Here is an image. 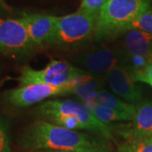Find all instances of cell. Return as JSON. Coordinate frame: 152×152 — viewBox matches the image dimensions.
Listing matches in <instances>:
<instances>
[{"instance_id":"19","label":"cell","mask_w":152,"mask_h":152,"mask_svg":"<svg viewBox=\"0 0 152 152\" xmlns=\"http://www.w3.org/2000/svg\"><path fill=\"white\" fill-rule=\"evenodd\" d=\"M144 79H149V80H152V63L147 66V68L145 69V71L144 75L142 76H140L139 78L136 79V81L141 82Z\"/></svg>"},{"instance_id":"18","label":"cell","mask_w":152,"mask_h":152,"mask_svg":"<svg viewBox=\"0 0 152 152\" xmlns=\"http://www.w3.org/2000/svg\"><path fill=\"white\" fill-rule=\"evenodd\" d=\"M0 152H14L11 149L9 130L6 122L0 115Z\"/></svg>"},{"instance_id":"16","label":"cell","mask_w":152,"mask_h":152,"mask_svg":"<svg viewBox=\"0 0 152 152\" xmlns=\"http://www.w3.org/2000/svg\"><path fill=\"white\" fill-rule=\"evenodd\" d=\"M130 30H139L144 32L152 34V9L150 8L145 12L140 14L134 21L131 23L127 29Z\"/></svg>"},{"instance_id":"13","label":"cell","mask_w":152,"mask_h":152,"mask_svg":"<svg viewBox=\"0 0 152 152\" xmlns=\"http://www.w3.org/2000/svg\"><path fill=\"white\" fill-rule=\"evenodd\" d=\"M80 102L85 105L86 107L91 104H96L102 107L113 109L121 113L129 114L133 117L135 113L134 104L129 103L125 101H123L117 96H114L113 94L110 93L104 89L98 91L92 96L87 98Z\"/></svg>"},{"instance_id":"1","label":"cell","mask_w":152,"mask_h":152,"mask_svg":"<svg viewBox=\"0 0 152 152\" xmlns=\"http://www.w3.org/2000/svg\"><path fill=\"white\" fill-rule=\"evenodd\" d=\"M109 140L38 120L24 130L20 144L29 151L72 152H112Z\"/></svg>"},{"instance_id":"10","label":"cell","mask_w":152,"mask_h":152,"mask_svg":"<svg viewBox=\"0 0 152 152\" xmlns=\"http://www.w3.org/2000/svg\"><path fill=\"white\" fill-rule=\"evenodd\" d=\"M57 16L45 14H27L20 18L34 45L48 44L52 37Z\"/></svg>"},{"instance_id":"17","label":"cell","mask_w":152,"mask_h":152,"mask_svg":"<svg viewBox=\"0 0 152 152\" xmlns=\"http://www.w3.org/2000/svg\"><path fill=\"white\" fill-rule=\"evenodd\" d=\"M107 0H82L79 10L80 12L97 16Z\"/></svg>"},{"instance_id":"15","label":"cell","mask_w":152,"mask_h":152,"mask_svg":"<svg viewBox=\"0 0 152 152\" xmlns=\"http://www.w3.org/2000/svg\"><path fill=\"white\" fill-rule=\"evenodd\" d=\"M86 107L92 113L93 115L100 122L107 125H109V124H111V123H115V122L132 121L133 118H134L129 114L121 113V112L116 111L113 109L102 107H100L96 104L89 105Z\"/></svg>"},{"instance_id":"4","label":"cell","mask_w":152,"mask_h":152,"mask_svg":"<svg viewBox=\"0 0 152 152\" xmlns=\"http://www.w3.org/2000/svg\"><path fill=\"white\" fill-rule=\"evenodd\" d=\"M97 16L80 11L57 17L53 34L48 42L57 47H73L80 45L95 37Z\"/></svg>"},{"instance_id":"12","label":"cell","mask_w":152,"mask_h":152,"mask_svg":"<svg viewBox=\"0 0 152 152\" xmlns=\"http://www.w3.org/2000/svg\"><path fill=\"white\" fill-rule=\"evenodd\" d=\"M124 34V53L141 57L152 63V34L139 30H130Z\"/></svg>"},{"instance_id":"7","label":"cell","mask_w":152,"mask_h":152,"mask_svg":"<svg viewBox=\"0 0 152 152\" xmlns=\"http://www.w3.org/2000/svg\"><path fill=\"white\" fill-rule=\"evenodd\" d=\"M72 64L87 73L106 76L109 71L125 65L124 52L113 48H98L87 51L72 58Z\"/></svg>"},{"instance_id":"5","label":"cell","mask_w":152,"mask_h":152,"mask_svg":"<svg viewBox=\"0 0 152 152\" xmlns=\"http://www.w3.org/2000/svg\"><path fill=\"white\" fill-rule=\"evenodd\" d=\"M87 72L64 60L53 59L43 69L36 70L30 66H25L20 71L19 82L20 86L45 84L62 86L85 75Z\"/></svg>"},{"instance_id":"21","label":"cell","mask_w":152,"mask_h":152,"mask_svg":"<svg viewBox=\"0 0 152 152\" xmlns=\"http://www.w3.org/2000/svg\"><path fill=\"white\" fill-rule=\"evenodd\" d=\"M29 152H72V151H48V150H42V151H29Z\"/></svg>"},{"instance_id":"2","label":"cell","mask_w":152,"mask_h":152,"mask_svg":"<svg viewBox=\"0 0 152 152\" xmlns=\"http://www.w3.org/2000/svg\"><path fill=\"white\" fill-rule=\"evenodd\" d=\"M151 7V0H107L97 17L95 37L107 40L127 31L132 22Z\"/></svg>"},{"instance_id":"20","label":"cell","mask_w":152,"mask_h":152,"mask_svg":"<svg viewBox=\"0 0 152 152\" xmlns=\"http://www.w3.org/2000/svg\"><path fill=\"white\" fill-rule=\"evenodd\" d=\"M5 13H6L5 7H4V5L3 4L2 1L0 0V20H2V18L5 15Z\"/></svg>"},{"instance_id":"9","label":"cell","mask_w":152,"mask_h":152,"mask_svg":"<svg viewBox=\"0 0 152 152\" xmlns=\"http://www.w3.org/2000/svg\"><path fill=\"white\" fill-rule=\"evenodd\" d=\"M109 86L118 96L129 103H139L142 98L141 87L136 85L134 77L126 66H118L106 75Z\"/></svg>"},{"instance_id":"22","label":"cell","mask_w":152,"mask_h":152,"mask_svg":"<svg viewBox=\"0 0 152 152\" xmlns=\"http://www.w3.org/2000/svg\"><path fill=\"white\" fill-rule=\"evenodd\" d=\"M141 82H145V83H147V84H149L152 87V80H149V79H144Z\"/></svg>"},{"instance_id":"11","label":"cell","mask_w":152,"mask_h":152,"mask_svg":"<svg viewBox=\"0 0 152 152\" xmlns=\"http://www.w3.org/2000/svg\"><path fill=\"white\" fill-rule=\"evenodd\" d=\"M120 134L125 136H152V102L146 101L135 105V113L129 124L120 126Z\"/></svg>"},{"instance_id":"8","label":"cell","mask_w":152,"mask_h":152,"mask_svg":"<svg viewBox=\"0 0 152 152\" xmlns=\"http://www.w3.org/2000/svg\"><path fill=\"white\" fill-rule=\"evenodd\" d=\"M35 47L20 19L0 20V53L9 55L26 54Z\"/></svg>"},{"instance_id":"14","label":"cell","mask_w":152,"mask_h":152,"mask_svg":"<svg viewBox=\"0 0 152 152\" xmlns=\"http://www.w3.org/2000/svg\"><path fill=\"white\" fill-rule=\"evenodd\" d=\"M118 152H152V136H125Z\"/></svg>"},{"instance_id":"6","label":"cell","mask_w":152,"mask_h":152,"mask_svg":"<svg viewBox=\"0 0 152 152\" xmlns=\"http://www.w3.org/2000/svg\"><path fill=\"white\" fill-rule=\"evenodd\" d=\"M76 84V80L62 86H50L45 84H32L20 86L6 91L4 95L7 104L15 107H26L41 102L52 96L70 95Z\"/></svg>"},{"instance_id":"3","label":"cell","mask_w":152,"mask_h":152,"mask_svg":"<svg viewBox=\"0 0 152 152\" xmlns=\"http://www.w3.org/2000/svg\"><path fill=\"white\" fill-rule=\"evenodd\" d=\"M37 113L44 121L51 122L59 118H73L81 121L87 131H90L107 140H114L113 128L100 122L80 102L73 100H52L43 102L37 107Z\"/></svg>"}]
</instances>
